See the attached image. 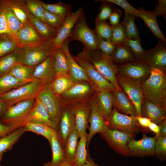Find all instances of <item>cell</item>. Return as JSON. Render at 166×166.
Here are the masks:
<instances>
[{
  "mask_svg": "<svg viewBox=\"0 0 166 166\" xmlns=\"http://www.w3.org/2000/svg\"><path fill=\"white\" fill-rule=\"evenodd\" d=\"M76 57L89 62L97 70L115 86L117 90L123 91L119 85L116 77V74L117 73V65L111 58L98 49H91L85 46Z\"/></svg>",
  "mask_w": 166,
  "mask_h": 166,
  "instance_id": "cell-1",
  "label": "cell"
},
{
  "mask_svg": "<svg viewBox=\"0 0 166 166\" xmlns=\"http://www.w3.org/2000/svg\"><path fill=\"white\" fill-rule=\"evenodd\" d=\"M140 85L144 99L166 109V73L152 69L149 77Z\"/></svg>",
  "mask_w": 166,
  "mask_h": 166,
  "instance_id": "cell-2",
  "label": "cell"
},
{
  "mask_svg": "<svg viewBox=\"0 0 166 166\" xmlns=\"http://www.w3.org/2000/svg\"><path fill=\"white\" fill-rule=\"evenodd\" d=\"M49 83L45 80L35 79L0 95V99L7 107L22 101L35 99L44 87Z\"/></svg>",
  "mask_w": 166,
  "mask_h": 166,
  "instance_id": "cell-3",
  "label": "cell"
},
{
  "mask_svg": "<svg viewBox=\"0 0 166 166\" xmlns=\"http://www.w3.org/2000/svg\"><path fill=\"white\" fill-rule=\"evenodd\" d=\"M53 40L19 48L18 62L35 67L52 54Z\"/></svg>",
  "mask_w": 166,
  "mask_h": 166,
  "instance_id": "cell-4",
  "label": "cell"
},
{
  "mask_svg": "<svg viewBox=\"0 0 166 166\" xmlns=\"http://www.w3.org/2000/svg\"><path fill=\"white\" fill-rule=\"evenodd\" d=\"M35 99L22 101L7 107L0 118V121L5 125L16 129L24 127L27 123Z\"/></svg>",
  "mask_w": 166,
  "mask_h": 166,
  "instance_id": "cell-5",
  "label": "cell"
},
{
  "mask_svg": "<svg viewBox=\"0 0 166 166\" xmlns=\"http://www.w3.org/2000/svg\"><path fill=\"white\" fill-rule=\"evenodd\" d=\"M38 97L46 108L50 117L53 128L57 132L60 119L65 104L53 92L51 82L44 87Z\"/></svg>",
  "mask_w": 166,
  "mask_h": 166,
  "instance_id": "cell-6",
  "label": "cell"
},
{
  "mask_svg": "<svg viewBox=\"0 0 166 166\" xmlns=\"http://www.w3.org/2000/svg\"><path fill=\"white\" fill-rule=\"evenodd\" d=\"M96 93L94 88L90 83L83 81L74 83L66 91L57 96L64 104L72 105L90 101Z\"/></svg>",
  "mask_w": 166,
  "mask_h": 166,
  "instance_id": "cell-7",
  "label": "cell"
},
{
  "mask_svg": "<svg viewBox=\"0 0 166 166\" xmlns=\"http://www.w3.org/2000/svg\"><path fill=\"white\" fill-rule=\"evenodd\" d=\"M70 42L77 40L84 46L93 49H98V39L94 30L91 29L86 22L84 12L77 21L68 38Z\"/></svg>",
  "mask_w": 166,
  "mask_h": 166,
  "instance_id": "cell-8",
  "label": "cell"
},
{
  "mask_svg": "<svg viewBox=\"0 0 166 166\" xmlns=\"http://www.w3.org/2000/svg\"><path fill=\"white\" fill-rule=\"evenodd\" d=\"M116 77L119 85L133 103L137 116L142 117L141 107L144 98L140 83L118 72Z\"/></svg>",
  "mask_w": 166,
  "mask_h": 166,
  "instance_id": "cell-9",
  "label": "cell"
},
{
  "mask_svg": "<svg viewBox=\"0 0 166 166\" xmlns=\"http://www.w3.org/2000/svg\"><path fill=\"white\" fill-rule=\"evenodd\" d=\"M109 146L116 152L124 157L129 156L128 143L134 138V135L126 133L117 129H109L100 133Z\"/></svg>",
  "mask_w": 166,
  "mask_h": 166,
  "instance_id": "cell-10",
  "label": "cell"
},
{
  "mask_svg": "<svg viewBox=\"0 0 166 166\" xmlns=\"http://www.w3.org/2000/svg\"><path fill=\"white\" fill-rule=\"evenodd\" d=\"M107 124L109 129H117L134 136L138 134L140 130L141 126L135 117L120 113L114 108L112 110Z\"/></svg>",
  "mask_w": 166,
  "mask_h": 166,
  "instance_id": "cell-11",
  "label": "cell"
},
{
  "mask_svg": "<svg viewBox=\"0 0 166 166\" xmlns=\"http://www.w3.org/2000/svg\"><path fill=\"white\" fill-rule=\"evenodd\" d=\"M72 56L75 61L85 70L96 92L106 90L113 92L117 90L115 86L97 70L91 63L75 56Z\"/></svg>",
  "mask_w": 166,
  "mask_h": 166,
  "instance_id": "cell-12",
  "label": "cell"
},
{
  "mask_svg": "<svg viewBox=\"0 0 166 166\" xmlns=\"http://www.w3.org/2000/svg\"><path fill=\"white\" fill-rule=\"evenodd\" d=\"M117 65V72L140 83L149 77L152 69L144 61L136 59Z\"/></svg>",
  "mask_w": 166,
  "mask_h": 166,
  "instance_id": "cell-13",
  "label": "cell"
},
{
  "mask_svg": "<svg viewBox=\"0 0 166 166\" xmlns=\"http://www.w3.org/2000/svg\"><path fill=\"white\" fill-rule=\"evenodd\" d=\"M91 109L88 118L89 125L88 127L89 132L87 136V147L95 134L104 132L108 129L107 122L98 109L96 93L91 100Z\"/></svg>",
  "mask_w": 166,
  "mask_h": 166,
  "instance_id": "cell-14",
  "label": "cell"
},
{
  "mask_svg": "<svg viewBox=\"0 0 166 166\" xmlns=\"http://www.w3.org/2000/svg\"><path fill=\"white\" fill-rule=\"evenodd\" d=\"M152 69L166 72V44L160 39L154 48L145 51L144 60Z\"/></svg>",
  "mask_w": 166,
  "mask_h": 166,
  "instance_id": "cell-15",
  "label": "cell"
},
{
  "mask_svg": "<svg viewBox=\"0 0 166 166\" xmlns=\"http://www.w3.org/2000/svg\"><path fill=\"white\" fill-rule=\"evenodd\" d=\"M157 138L147 136L143 134L141 139H132L128 144L129 156L144 157L154 156V147Z\"/></svg>",
  "mask_w": 166,
  "mask_h": 166,
  "instance_id": "cell-16",
  "label": "cell"
},
{
  "mask_svg": "<svg viewBox=\"0 0 166 166\" xmlns=\"http://www.w3.org/2000/svg\"><path fill=\"white\" fill-rule=\"evenodd\" d=\"M75 128V117L73 107L71 105H65L60 119L57 136L64 147L68 137Z\"/></svg>",
  "mask_w": 166,
  "mask_h": 166,
  "instance_id": "cell-17",
  "label": "cell"
},
{
  "mask_svg": "<svg viewBox=\"0 0 166 166\" xmlns=\"http://www.w3.org/2000/svg\"><path fill=\"white\" fill-rule=\"evenodd\" d=\"M84 12L83 8L80 7L67 16L58 30L57 36L53 40V49L61 47L63 42L68 38L75 24Z\"/></svg>",
  "mask_w": 166,
  "mask_h": 166,
  "instance_id": "cell-18",
  "label": "cell"
},
{
  "mask_svg": "<svg viewBox=\"0 0 166 166\" xmlns=\"http://www.w3.org/2000/svg\"><path fill=\"white\" fill-rule=\"evenodd\" d=\"M12 36L20 48L37 44L46 41L35 31L29 20Z\"/></svg>",
  "mask_w": 166,
  "mask_h": 166,
  "instance_id": "cell-19",
  "label": "cell"
},
{
  "mask_svg": "<svg viewBox=\"0 0 166 166\" xmlns=\"http://www.w3.org/2000/svg\"><path fill=\"white\" fill-rule=\"evenodd\" d=\"M71 105L75 115V128L78 132L80 138L87 132L88 118L91 107V100Z\"/></svg>",
  "mask_w": 166,
  "mask_h": 166,
  "instance_id": "cell-20",
  "label": "cell"
},
{
  "mask_svg": "<svg viewBox=\"0 0 166 166\" xmlns=\"http://www.w3.org/2000/svg\"><path fill=\"white\" fill-rule=\"evenodd\" d=\"M69 42L68 39H66L62 43L61 47L65 52L67 58L70 76L74 83L85 81L91 84L85 70L75 61L70 54L69 48Z\"/></svg>",
  "mask_w": 166,
  "mask_h": 166,
  "instance_id": "cell-21",
  "label": "cell"
},
{
  "mask_svg": "<svg viewBox=\"0 0 166 166\" xmlns=\"http://www.w3.org/2000/svg\"><path fill=\"white\" fill-rule=\"evenodd\" d=\"M113 107L119 113L130 116H137L135 106L123 91L116 90L112 92Z\"/></svg>",
  "mask_w": 166,
  "mask_h": 166,
  "instance_id": "cell-22",
  "label": "cell"
},
{
  "mask_svg": "<svg viewBox=\"0 0 166 166\" xmlns=\"http://www.w3.org/2000/svg\"><path fill=\"white\" fill-rule=\"evenodd\" d=\"M34 78L51 82L55 78L56 73L53 53L52 55L35 67Z\"/></svg>",
  "mask_w": 166,
  "mask_h": 166,
  "instance_id": "cell-23",
  "label": "cell"
},
{
  "mask_svg": "<svg viewBox=\"0 0 166 166\" xmlns=\"http://www.w3.org/2000/svg\"><path fill=\"white\" fill-rule=\"evenodd\" d=\"M142 116L150 119L152 122L159 125L166 119V109L144 99L141 107Z\"/></svg>",
  "mask_w": 166,
  "mask_h": 166,
  "instance_id": "cell-24",
  "label": "cell"
},
{
  "mask_svg": "<svg viewBox=\"0 0 166 166\" xmlns=\"http://www.w3.org/2000/svg\"><path fill=\"white\" fill-rule=\"evenodd\" d=\"M139 18L144 21L145 25L149 29L153 34L159 39L166 42V39L161 31L158 25L156 17L152 11L147 10L144 7H138Z\"/></svg>",
  "mask_w": 166,
  "mask_h": 166,
  "instance_id": "cell-25",
  "label": "cell"
},
{
  "mask_svg": "<svg viewBox=\"0 0 166 166\" xmlns=\"http://www.w3.org/2000/svg\"><path fill=\"white\" fill-rule=\"evenodd\" d=\"M27 122H40L53 128L49 113L45 107L37 97L28 116Z\"/></svg>",
  "mask_w": 166,
  "mask_h": 166,
  "instance_id": "cell-26",
  "label": "cell"
},
{
  "mask_svg": "<svg viewBox=\"0 0 166 166\" xmlns=\"http://www.w3.org/2000/svg\"><path fill=\"white\" fill-rule=\"evenodd\" d=\"M96 98L98 109L107 123L113 107L112 92L106 90L96 92Z\"/></svg>",
  "mask_w": 166,
  "mask_h": 166,
  "instance_id": "cell-27",
  "label": "cell"
},
{
  "mask_svg": "<svg viewBox=\"0 0 166 166\" xmlns=\"http://www.w3.org/2000/svg\"><path fill=\"white\" fill-rule=\"evenodd\" d=\"M29 20L35 31L45 41L54 39L58 31L46 22L36 18L29 13Z\"/></svg>",
  "mask_w": 166,
  "mask_h": 166,
  "instance_id": "cell-28",
  "label": "cell"
},
{
  "mask_svg": "<svg viewBox=\"0 0 166 166\" xmlns=\"http://www.w3.org/2000/svg\"><path fill=\"white\" fill-rule=\"evenodd\" d=\"M52 153L51 161L50 163L52 166H57L67 160L64 146L58 140L57 135L53 134L48 141Z\"/></svg>",
  "mask_w": 166,
  "mask_h": 166,
  "instance_id": "cell-29",
  "label": "cell"
},
{
  "mask_svg": "<svg viewBox=\"0 0 166 166\" xmlns=\"http://www.w3.org/2000/svg\"><path fill=\"white\" fill-rule=\"evenodd\" d=\"M53 56L56 77L69 75V68L66 53L61 47L53 49Z\"/></svg>",
  "mask_w": 166,
  "mask_h": 166,
  "instance_id": "cell-30",
  "label": "cell"
},
{
  "mask_svg": "<svg viewBox=\"0 0 166 166\" xmlns=\"http://www.w3.org/2000/svg\"><path fill=\"white\" fill-rule=\"evenodd\" d=\"M26 131L23 127L0 138V156L4 153L11 150Z\"/></svg>",
  "mask_w": 166,
  "mask_h": 166,
  "instance_id": "cell-31",
  "label": "cell"
},
{
  "mask_svg": "<svg viewBox=\"0 0 166 166\" xmlns=\"http://www.w3.org/2000/svg\"><path fill=\"white\" fill-rule=\"evenodd\" d=\"M111 58L117 65L124 64L136 60L126 43L116 45Z\"/></svg>",
  "mask_w": 166,
  "mask_h": 166,
  "instance_id": "cell-32",
  "label": "cell"
},
{
  "mask_svg": "<svg viewBox=\"0 0 166 166\" xmlns=\"http://www.w3.org/2000/svg\"><path fill=\"white\" fill-rule=\"evenodd\" d=\"M6 6L14 12L22 25L29 20V11L25 0H4Z\"/></svg>",
  "mask_w": 166,
  "mask_h": 166,
  "instance_id": "cell-33",
  "label": "cell"
},
{
  "mask_svg": "<svg viewBox=\"0 0 166 166\" xmlns=\"http://www.w3.org/2000/svg\"><path fill=\"white\" fill-rule=\"evenodd\" d=\"M34 69V67L18 63L8 73L18 80L29 82L36 79L33 77Z\"/></svg>",
  "mask_w": 166,
  "mask_h": 166,
  "instance_id": "cell-34",
  "label": "cell"
},
{
  "mask_svg": "<svg viewBox=\"0 0 166 166\" xmlns=\"http://www.w3.org/2000/svg\"><path fill=\"white\" fill-rule=\"evenodd\" d=\"M29 82L18 80L9 73L0 76V95Z\"/></svg>",
  "mask_w": 166,
  "mask_h": 166,
  "instance_id": "cell-35",
  "label": "cell"
},
{
  "mask_svg": "<svg viewBox=\"0 0 166 166\" xmlns=\"http://www.w3.org/2000/svg\"><path fill=\"white\" fill-rule=\"evenodd\" d=\"M41 3L45 10L57 16L63 22L67 16L72 12L70 5L61 2L49 4L41 1Z\"/></svg>",
  "mask_w": 166,
  "mask_h": 166,
  "instance_id": "cell-36",
  "label": "cell"
},
{
  "mask_svg": "<svg viewBox=\"0 0 166 166\" xmlns=\"http://www.w3.org/2000/svg\"><path fill=\"white\" fill-rule=\"evenodd\" d=\"M79 134L76 128L68 137L64 148L67 160L73 163L75 154L78 144Z\"/></svg>",
  "mask_w": 166,
  "mask_h": 166,
  "instance_id": "cell-37",
  "label": "cell"
},
{
  "mask_svg": "<svg viewBox=\"0 0 166 166\" xmlns=\"http://www.w3.org/2000/svg\"><path fill=\"white\" fill-rule=\"evenodd\" d=\"M24 127L26 132L31 131L42 135L48 141L53 134L57 135V132L53 128L42 123L27 122Z\"/></svg>",
  "mask_w": 166,
  "mask_h": 166,
  "instance_id": "cell-38",
  "label": "cell"
},
{
  "mask_svg": "<svg viewBox=\"0 0 166 166\" xmlns=\"http://www.w3.org/2000/svg\"><path fill=\"white\" fill-rule=\"evenodd\" d=\"M74 84L72 78L69 75L56 77L51 82L52 90L57 95H60L66 91Z\"/></svg>",
  "mask_w": 166,
  "mask_h": 166,
  "instance_id": "cell-39",
  "label": "cell"
},
{
  "mask_svg": "<svg viewBox=\"0 0 166 166\" xmlns=\"http://www.w3.org/2000/svg\"><path fill=\"white\" fill-rule=\"evenodd\" d=\"M125 12L124 18L121 22L127 38L139 39V32L135 22V16Z\"/></svg>",
  "mask_w": 166,
  "mask_h": 166,
  "instance_id": "cell-40",
  "label": "cell"
},
{
  "mask_svg": "<svg viewBox=\"0 0 166 166\" xmlns=\"http://www.w3.org/2000/svg\"><path fill=\"white\" fill-rule=\"evenodd\" d=\"M88 133L80 137L75 154L73 166H82L85 163L89 154L87 149Z\"/></svg>",
  "mask_w": 166,
  "mask_h": 166,
  "instance_id": "cell-41",
  "label": "cell"
},
{
  "mask_svg": "<svg viewBox=\"0 0 166 166\" xmlns=\"http://www.w3.org/2000/svg\"><path fill=\"white\" fill-rule=\"evenodd\" d=\"M19 47L0 58V76L8 72L19 63Z\"/></svg>",
  "mask_w": 166,
  "mask_h": 166,
  "instance_id": "cell-42",
  "label": "cell"
},
{
  "mask_svg": "<svg viewBox=\"0 0 166 166\" xmlns=\"http://www.w3.org/2000/svg\"><path fill=\"white\" fill-rule=\"evenodd\" d=\"M19 47L13 36L9 34H0V58Z\"/></svg>",
  "mask_w": 166,
  "mask_h": 166,
  "instance_id": "cell-43",
  "label": "cell"
},
{
  "mask_svg": "<svg viewBox=\"0 0 166 166\" xmlns=\"http://www.w3.org/2000/svg\"><path fill=\"white\" fill-rule=\"evenodd\" d=\"M95 27L94 30L98 39L110 40L113 26L106 21L95 19Z\"/></svg>",
  "mask_w": 166,
  "mask_h": 166,
  "instance_id": "cell-44",
  "label": "cell"
},
{
  "mask_svg": "<svg viewBox=\"0 0 166 166\" xmlns=\"http://www.w3.org/2000/svg\"><path fill=\"white\" fill-rule=\"evenodd\" d=\"M6 17L8 28L9 34L13 35L21 28L22 24L12 10L6 5Z\"/></svg>",
  "mask_w": 166,
  "mask_h": 166,
  "instance_id": "cell-45",
  "label": "cell"
},
{
  "mask_svg": "<svg viewBox=\"0 0 166 166\" xmlns=\"http://www.w3.org/2000/svg\"><path fill=\"white\" fill-rule=\"evenodd\" d=\"M29 12L37 19L45 22L44 18L45 9L39 0H25Z\"/></svg>",
  "mask_w": 166,
  "mask_h": 166,
  "instance_id": "cell-46",
  "label": "cell"
},
{
  "mask_svg": "<svg viewBox=\"0 0 166 166\" xmlns=\"http://www.w3.org/2000/svg\"><path fill=\"white\" fill-rule=\"evenodd\" d=\"M126 43L136 59L144 60L145 50L142 47L140 39L127 38Z\"/></svg>",
  "mask_w": 166,
  "mask_h": 166,
  "instance_id": "cell-47",
  "label": "cell"
},
{
  "mask_svg": "<svg viewBox=\"0 0 166 166\" xmlns=\"http://www.w3.org/2000/svg\"><path fill=\"white\" fill-rule=\"evenodd\" d=\"M127 38L122 23L113 26L110 40L116 45L126 43Z\"/></svg>",
  "mask_w": 166,
  "mask_h": 166,
  "instance_id": "cell-48",
  "label": "cell"
},
{
  "mask_svg": "<svg viewBox=\"0 0 166 166\" xmlns=\"http://www.w3.org/2000/svg\"><path fill=\"white\" fill-rule=\"evenodd\" d=\"M154 155L163 161L166 159V137L159 136L156 139L154 149Z\"/></svg>",
  "mask_w": 166,
  "mask_h": 166,
  "instance_id": "cell-49",
  "label": "cell"
},
{
  "mask_svg": "<svg viewBox=\"0 0 166 166\" xmlns=\"http://www.w3.org/2000/svg\"><path fill=\"white\" fill-rule=\"evenodd\" d=\"M96 2H101L99 12L96 19L101 21H106L109 19L110 15L116 10L112 3L104 1L103 0H95Z\"/></svg>",
  "mask_w": 166,
  "mask_h": 166,
  "instance_id": "cell-50",
  "label": "cell"
},
{
  "mask_svg": "<svg viewBox=\"0 0 166 166\" xmlns=\"http://www.w3.org/2000/svg\"><path fill=\"white\" fill-rule=\"evenodd\" d=\"M116 45L110 40L98 39L97 48L101 52L110 58L112 56Z\"/></svg>",
  "mask_w": 166,
  "mask_h": 166,
  "instance_id": "cell-51",
  "label": "cell"
},
{
  "mask_svg": "<svg viewBox=\"0 0 166 166\" xmlns=\"http://www.w3.org/2000/svg\"><path fill=\"white\" fill-rule=\"evenodd\" d=\"M44 18L45 22L57 31L63 22L57 16L45 9Z\"/></svg>",
  "mask_w": 166,
  "mask_h": 166,
  "instance_id": "cell-52",
  "label": "cell"
},
{
  "mask_svg": "<svg viewBox=\"0 0 166 166\" xmlns=\"http://www.w3.org/2000/svg\"><path fill=\"white\" fill-rule=\"evenodd\" d=\"M112 4H116L123 8L125 11L133 14L136 17L139 18V12L137 9L133 7L125 0H103Z\"/></svg>",
  "mask_w": 166,
  "mask_h": 166,
  "instance_id": "cell-53",
  "label": "cell"
},
{
  "mask_svg": "<svg viewBox=\"0 0 166 166\" xmlns=\"http://www.w3.org/2000/svg\"><path fill=\"white\" fill-rule=\"evenodd\" d=\"M6 7L4 0H0V34H9L6 17Z\"/></svg>",
  "mask_w": 166,
  "mask_h": 166,
  "instance_id": "cell-54",
  "label": "cell"
},
{
  "mask_svg": "<svg viewBox=\"0 0 166 166\" xmlns=\"http://www.w3.org/2000/svg\"><path fill=\"white\" fill-rule=\"evenodd\" d=\"M158 1V3L152 11L156 17L161 15L166 19V0H159Z\"/></svg>",
  "mask_w": 166,
  "mask_h": 166,
  "instance_id": "cell-55",
  "label": "cell"
},
{
  "mask_svg": "<svg viewBox=\"0 0 166 166\" xmlns=\"http://www.w3.org/2000/svg\"><path fill=\"white\" fill-rule=\"evenodd\" d=\"M122 14V12L119 9H116L109 16V24L113 26L119 24Z\"/></svg>",
  "mask_w": 166,
  "mask_h": 166,
  "instance_id": "cell-56",
  "label": "cell"
},
{
  "mask_svg": "<svg viewBox=\"0 0 166 166\" xmlns=\"http://www.w3.org/2000/svg\"><path fill=\"white\" fill-rule=\"evenodd\" d=\"M16 129L15 128L5 125L0 121V138Z\"/></svg>",
  "mask_w": 166,
  "mask_h": 166,
  "instance_id": "cell-57",
  "label": "cell"
},
{
  "mask_svg": "<svg viewBox=\"0 0 166 166\" xmlns=\"http://www.w3.org/2000/svg\"><path fill=\"white\" fill-rule=\"evenodd\" d=\"M135 118L141 127L148 128L152 122L150 119L143 117L136 116L135 117Z\"/></svg>",
  "mask_w": 166,
  "mask_h": 166,
  "instance_id": "cell-58",
  "label": "cell"
},
{
  "mask_svg": "<svg viewBox=\"0 0 166 166\" xmlns=\"http://www.w3.org/2000/svg\"><path fill=\"white\" fill-rule=\"evenodd\" d=\"M148 128L155 133V136L156 138L160 136V127L159 125L152 122L149 125Z\"/></svg>",
  "mask_w": 166,
  "mask_h": 166,
  "instance_id": "cell-59",
  "label": "cell"
},
{
  "mask_svg": "<svg viewBox=\"0 0 166 166\" xmlns=\"http://www.w3.org/2000/svg\"><path fill=\"white\" fill-rule=\"evenodd\" d=\"M159 125L160 127V136L166 137V119L163 120Z\"/></svg>",
  "mask_w": 166,
  "mask_h": 166,
  "instance_id": "cell-60",
  "label": "cell"
},
{
  "mask_svg": "<svg viewBox=\"0 0 166 166\" xmlns=\"http://www.w3.org/2000/svg\"><path fill=\"white\" fill-rule=\"evenodd\" d=\"M82 166H99L97 164L93 159L88 155L87 160Z\"/></svg>",
  "mask_w": 166,
  "mask_h": 166,
  "instance_id": "cell-61",
  "label": "cell"
},
{
  "mask_svg": "<svg viewBox=\"0 0 166 166\" xmlns=\"http://www.w3.org/2000/svg\"><path fill=\"white\" fill-rule=\"evenodd\" d=\"M43 166H52L50 163V161H49L45 163ZM57 166H73V164L68 161L67 160L63 162Z\"/></svg>",
  "mask_w": 166,
  "mask_h": 166,
  "instance_id": "cell-62",
  "label": "cell"
},
{
  "mask_svg": "<svg viewBox=\"0 0 166 166\" xmlns=\"http://www.w3.org/2000/svg\"><path fill=\"white\" fill-rule=\"evenodd\" d=\"M6 108V106L0 99V118Z\"/></svg>",
  "mask_w": 166,
  "mask_h": 166,
  "instance_id": "cell-63",
  "label": "cell"
},
{
  "mask_svg": "<svg viewBox=\"0 0 166 166\" xmlns=\"http://www.w3.org/2000/svg\"><path fill=\"white\" fill-rule=\"evenodd\" d=\"M2 156H3V155L1 156H0V166H1L0 163H1V160H2Z\"/></svg>",
  "mask_w": 166,
  "mask_h": 166,
  "instance_id": "cell-64",
  "label": "cell"
}]
</instances>
